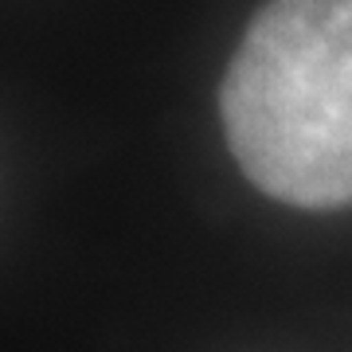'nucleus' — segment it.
<instances>
[{"instance_id": "obj_1", "label": "nucleus", "mask_w": 352, "mask_h": 352, "mask_svg": "<svg viewBox=\"0 0 352 352\" xmlns=\"http://www.w3.org/2000/svg\"><path fill=\"white\" fill-rule=\"evenodd\" d=\"M227 149L258 192L352 204V0H266L219 87Z\"/></svg>"}]
</instances>
